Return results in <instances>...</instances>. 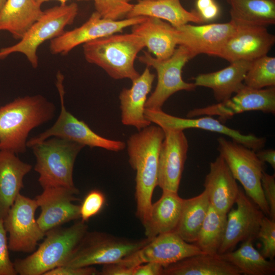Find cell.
I'll return each mask as SVG.
<instances>
[{
    "mask_svg": "<svg viewBox=\"0 0 275 275\" xmlns=\"http://www.w3.org/2000/svg\"><path fill=\"white\" fill-rule=\"evenodd\" d=\"M164 138L162 128L150 125L131 135L127 142L129 162L136 172V215L142 224L148 216L157 186L159 153Z\"/></svg>",
    "mask_w": 275,
    "mask_h": 275,
    "instance_id": "cell-1",
    "label": "cell"
},
{
    "mask_svg": "<svg viewBox=\"0 0 275 275\" xmlns=\"http://www.w3.org/2000/svg\"><path fill=\"white\" fill-rule=\"evenodd\" d=\"M55 111L40 95L19 97L0 106V150L25 152L30 132L51 120Z\"/></svg>",
    "mask_w": 275,
    "mask_h": 275,
    "instance_id": "cell-2",
    "label": "cell"
},
{
    "mask_svg": "<svg viewBox=\"0 0 275 275\" xmlns=\"http://www.w3.org/2000/svg\"><path fill=\"white\" fill-rule=\"evenodd\" d=\"M82 45L86 60L101 68L112 78L132 81L140 75L134 67L138 53L145 47L140 36L132 32L116 33Z\"/></svg>",
    "mask_w": 275,
    "mask_h": 275,
    "instance_id": "cell-3",
    "label": "cell"
},
{
    "mask_svg": "<svg viewBox=\"0 0 275 275\" xmlns=\"http://www.w3.org/2000/svg\"><path fill=\"white\" fill-rule=\"evenodd\" d=\"M87 232L88 226L81 220L68 227H59L48 231L37 250L26 258L13 262L17 273L44 275L63 265Z\"/></svg>",
    "mask_w": 275,
    "mask_h": 275,
    "instance_id": "cell-4",
    "label": "cell"
},
{
    "mask_svg": "<svg viewBox=\"0 0 275 275\" xmlns=\"http://www.w3.org/2000/svg\"><path fill=\"white\" fill-rule=\"evenodd\" d=\"M85 146L67 139L52 136L31 148L36 158L34 170L43 189L62 186L75 188L73 171L76 158Z\"/></svg>",
    "mask_w": 275,
    "mask_h": 275,
    "instance_id": "cell-5",
    "label": "cell"
},
{
    "mask_svg": "<svg viewBox=\"0 0 275 275\" xmlns=\"http://www.w3.org/2000/svg\"><path fill=\"white\" fill-rule=\"evenodd\" d=\"M75 3H67L54 6L43 11L36 21L19 41L10 46L0 49V60L13 53L24 54L32 65L36 68L39 60L37 50L44 42L51 40L65 31V28L73 23L78 13Z\"/></svg>",
    "mask_w": 275,
    "mask_h": 275,
    "instance_id": "cell-6",
    "label": "cell"
},
{
    "mask_svg": "<svg viewBox=\"0 0 275 275\" xmlns=\"http://www.w3.org/2000/svg\"><path fill=\"white\" fill-rule=\"evenodd\" d=\"M217 150L225 161L234 178L243 186L245 194L259 207L265 215L269 210L264 196L261 178L265 163L252 149L221 136L217 139Z\"/></svg>",
    "mask_w": 275,
    "mask_h": 275,
    "instance_id": "cell-7",
    "label": "cell"
},
{
    "mask_svg": "<svg viewBox=\"0 0 275 275\" xmlns=\"http://www.w3.org/2000/svg\"><path fill=\"white\" fill-rule=\"evenodd\" d=\"M151 239L129 240L99 232H87L62 266L86 267L117 262L130 255Z\"/></svg>",
    "mask_w": 275,
    "mask_h": 275,
    "instance_id": "cell-8",
    "label": "cell"
},
{
    "mask_svg": "<svg viewBox=\"0 0 275 275\" xmlns=\"http://www.w3.org/2000/svg\"><path fill=\"white\" fill-rule=\"evenodd\" d=\"M194 57L185 47L179 45L169 58L160 60L153 57L149 52L144 51L138 59L147 67H153L157 72V82L155 89L145 104V108L162 109L168 99L180 91H192L197 87L194 83L183 80L182 71L185 65Z\"/></svg>",
    "mask_w": 275,
    "mask_h": 275,
    "instance_id": "cell-9",
    "label": "cell"
},
{
    "mask_svg": "<svg viewBox=\"0 0 275 275\" xmlns=\"http://www.w3.org/2000/svg\"><path fill=\"white\" fill-rule=\"evenodd\" d=\"M63 80V75L59 72L57 75L56 86L60 98V115L50 128L27 141V147H31L50 137L57 136L67 139L91 148L99 147L115 152L124 150L126 147L124 142L108 139L98 135L85 122L78 120L67 111L64 103Z\"/></svg>",
    "mask_w": 275,
    "mask_h": 275,
    "instance_id": "cell-10",
    "label": "cell"
},
{
    "mask_svg": "<svg viewBox=\"0 0 275 275\" xmlns=\"http://www.w3.org/2000/svg\"><path fill=\"white\" fill-rule=\"evenodd\" d=\"M38 205L20 193L4 218L5 229L8 233L9 249L13 252L32 253L45 233L40 228L35 214Z\"/></svg>",
    "mask_w": 275,
    "mask_h": 275,
    "instance_id": "cell-11",
    "label": "cell"
},
{
    "mask_svg": "<svg viewBox=\"0 0 275 275\" xmlns=\"http://www.w3.org/2000/svg\"><path fill=\"white\" fill-rule=\"evenodd\" d=\"M252 111L275 114L274 87L255 89L243 84L234 96L216 104L191 109L186 116H218V120L223 123L236 114Z\"/></svg>",
    "mask_w": 275,
    "mask_h": 275,
    "instance_id": "cell-12",
    "label": "cell"
},
{
    "mask_svg": "<svg viewBox=\"0 0 275 275\" xmlns=\"http://www.w3.org/2000/svg\"><path fill=\"white\" fill-rule=\"evenodd\" d=\"M146 18V16H138L112 20L102 18L95 11L81 26L64 31L59 36L50 40V52L53 54H67L79 45L121 32L127 27L142 22Z\"/></svg>",
    "mask_w": 275,
    "mask_h": 275,
    "instance_id": "cell-13",
    "label": "cell"
},
{
    "mask_svg": "<svg viewBox=\"0 0 275 275\" xmlns=\"http://www.w3.org/2000/svg\"><path fill=\"white\" fill-rule=\"evenodd\" d=\"M204 253L196 244L187 242L174 232L158 235L130 255L117 262L134 268L147 262L163 267L190 256Z\"/></svg>",
    "mask_w": 275,
    "mask_h": 275,
    "instance_id": "cell-14",
    "label": "cell"
},
{
    "mask_svg": "<svg viewBox=\"0 0 275 275\" xmlns=\"http://www.w3.org/2000/svg\"><path fill=\"white\" fill-rule=\"evenodd\" d=\"M145 116L148 121L162 129L184 130L196 128L216 132L229 136L232 141L255 151L263 148L266 142L265 138L257 136L253 134H242L237 130L225 125L218 120L210 116L182 118L168 114L162 109L146 108L145 110Z\"/></svg>",
    "mask_w": 275,
    "mask_h": 275,
    "instance_id": "cell-15",
    "label": "cell"
},
{
    "mask_svg": "<svg viewBox=\"0 0 275 275\" xmlns=\"http://www.w3.org/2000/svg\"><path fill=\"white\" fill-rule=\"evenodd\" d=\"M235 203L237 208L227 213L225 232L217 254L232 251L238 243L257 238L265 214L240 188Z\"/></svg>",
    "mask_w": 275,
    "mask_h": 275,
    "instance_id": "cell-16",
    "label": "cell"
},
{
    "mask_svg": "<svg viewBox=\"0 0 275 275\" xmlns=\"http://www.w3.org/2000/svg\"><path fill=\"white\" fill-rule=\"evenodd\" d=\"M164 138L159 157L157 186L178 193L187 158L188 143L183 130L163 129Z\"/></svg>",
    "mask_w": 275,
    "mask_h": 275,
    "instance_id": "cell-17",
    "label": "cell"
},
{
    "mask_svg": "<svg viewBox=\"0 0 275 275\" xmlns=\"http://www.w3.org/2000/svg\"><path fill=\"white\" fill-rule=\"evenodd\" d=\"M78 194L76 188L55 186L44 188L36 197L41 209L37 221L44 232L80 218V205L73 203L78 200L75 196Z\"/></svg>",
    "mask_w": 275,
    "mask_h": 275,
    "instance_id": "cell-18",
    "label": "cell"
},
{
    "mask_svg": "<svg viewBox=\"0 0 275 275\" xmlns=\"http://www.w3.org/2000/svg\"><path fill=\"white\" fill-rule=\"evenodd\" d=\"M236 29L231 21L200 25L187 23L175 28V35L177 44L186 47L194 58L202 53L218 57Z\"/></svg>",
    "mask_w": 275,
    "mask_h": 275,
    "instance_id": "cell-19",
    "label": "cell"
},
{
    "mask_svg": "<svg viewBox=\"0 0 275 275\" xmlns=\"http://www.w3.org/2000/svg\"><path fill=\"white\" fill-rule=\"evenodd\" d=\"M275 42V36L265 26L236 25L223 46L218 57L230 63L252 62L267 55Z\"/></svg>",
    "mask_w": 275,
    "mask_h": 275,
    "instance_id": "cell-20",
    "label": "cell"
},
{
    "mask_svg": "<svg viewBox=\"0 0 275 275\" xmlns=\"http://www.w3.org/2000/svg\"><path fill=\"white\" fill-rule=\"evenodd\" d=\"M203 185L210 205L218 212L227 214L235 203L240 188L225 161L219 155L210 162V170Z\"/></svg>",
    "mask_w": 275,
    "mask_h": 275,
    "instance_id": "cell-21",
    "label": "cell"
},
{
    "mask_svg": "<svg viewBox=\"0 0 275 275\" xmlns=\"http://www.w3.org/2000/svg\"><path fill=\"white\" fill-rule=\"evenodd\" d=\"M155 75L146 67L142 74L132 81L131 87L124 88L119 95L121 122L135 127L139 131L151 125L145 116L147 95L150 92Z\"/></svg>",
    "mask_w": 275,
    "mask_h": 275,
    "instance_id": "cell-22",
    "label": "cell"
},
{
    "mask_svg": "<svg viewBox=\"0 0 275 275\" xmlns=\"http://www.w3.org/2000/svg\"><path fill=\"white\" fill-rule=\"evenodd\" d=\"M32 168L15 153L0 150V217L6 215L23 187L24 177Z\"/></svg>",
    "mask_w": 275,
    "mask_h": 275,
    "instance_id": "cell-23",
    "label": "cell"
},
{
    "mask_svg": "<svg viewBox=\"0 0 275 275\" xmlns=\"http://www.w3.org/2000/svg\"><path fill=\"white\" fill-rule=\"evenodd\" d=\"M183 199L177 192L163 190L161 197L152 203L148 216L143 224L146 238L174 232L181 214Z\"/></svg>",
    "mask_w": 275,
    "mask_h": 275,
    "instance_id": "cell-24",
    "label": "cell"
},
{
    "mask_svg": "<svg viewBox=\"0 0 275 275\" xmlns=\"http://www.w3.org/2000/svg\"><path fill=\"white\" fill-rule=\"evenodd\" d=\"M215 72L200 74L195 78V85L211 89L218 102L230 98L243 84L251 62L237 61Z\"/></svg>",
    "mask_w": 275,
    "mask_h": 275,
    "instance_id": "cell-25",
    "label": "cell"
},
{
    "mask_svg": "<svg viewBox=\"0 0 275 275\" xmlns=\"http://www.w3.org/2000/svg\"><path fill=\"white\" fill-rule=\"evenodd\" d=\"M131 30L141 37L148 52L158 59L170 58L178 45L175 28L158 18L146 17L142 22L132 26Z\"/></svg>",
    "mask_w": 275,
    "mask_h": 275,
    "instance_id": "cell-26",
    "label": "cell"
},
{
    "mask_svg": "<svg viewBox=\"0 0 275 275\" xmlns=\"http://www.w3.org/2000/svg\"><path fill=\"white\" fill-rule=\"evenodd\" d=\"M146 16L167 21L177 28L189 22L201 23L203 20L197 11H189L180 0H139L126 17Z\"/></svg>",
    "mask_w": 275,
    "mask_h": 275,
    "instance_id": "cell-27",
    "label": "cell"
},
{
    "mask_svg": "<svg viewBox=\"0 0 275 275\" xmlns=\"http://www.w3.org/2000/svg\"><path fill=\"white\" fill-rule=\"evenodd\" d=\"M36 0H6L0 10V32L20 40L42 13Z\"/></svg>",
    "mask_w": 275,
    "mask_h": 275,
    "instance_id": "cell-28",
    "label": "cell"
},
{
    "mask_svg": "<svg viewBox=\"0 0 275 275\" xmlns=\"http://www.w3.org/2000/svg\"><path fill=\"white\" fill-rule=\"evenodd\" d=\"M233 265L218 254L202 253L163 267L162 275H240Z\"/></svg>",
    "mask_w": 275,
    "mask_h": 275,
    "instance_id": "cell-29",
    "label": "cell"
},
{
    "mask_svg": "<svg viewBox=\"0 0 275 275\" xmlns=\"http://www.w3.org/2000/svg\"><path fill=\"white\" fill-rule=\"evenodd\" d=\"M236 25L265 26L275 23V0H227Z\"/></svg>",
    "mask_w": 275,
    "mask_h": 275,
    "instance_id": "cell-30",
    "label": "cell"
},
{
    "mask_svg": "<svg viewBox=\"0 0 275 275\" xmlns=\"http://www.w3.org/2000/svg\"><path fill=\"white\" fill-rule=\"evenodd\" d=\"M253 240L249 239L242 242L234 251L218 255L235 267L244 275H273L275 273V263L268 260L253 245Z\"/></svg>",
    "mask_w": 275,
    "mask_h": 275,
    "instance_id": "cell-31",
    "label": "cell"
},
{
    "mask_svg": "<svg viewBox=\"0 0 275 275\" xmlns=\"http://www.w3.org/2000/svg\"><path fill=\"white\" fill-rule=\"evenodd\" d=\"M210 206L207 194H200L184 199L180 218L174 230L185 241L194 243L198 237Z\"/></svg>",
    "mask_w": 275,
    "mask_h": 275,
    "instance_id": "cell-32",
    "label": "cell"
},
{
    "mask_svg": "<svg viewBox=\"0 0 275 275\" xmlns=\"http://www.w3.org/2000/svg\"><path fill=\"white\" fill-rule=\"evenodd\" d=\"M227 219V214L218 212L210 205L194 243L204 253L217 254L225 232Z\"/></svg>",
    "mask_w": 275,
    "mask_h": 275,
    "instance_id": "cell-33",
    "label": "cell"
},
{
    "mask_svg": "<svg viewBox=\"0 0 275 275\" xmlns=\"http://www.w3.org/2000/svg\"><path fill=\"white\" fill-rule=\"evenodd\" d=\"M243 84L262 89L275 86V58L265 55L251 62Z\"/></svg>",
    "mask_w": 275,
    "mask_h": 275,
    "instance_id": "cell-34",
    "label": "cell"
},
{
    "mask_svg": "<svg viewBox=\"0 0 275 275\" xmlns=\"http://www.w3.org/2000/svg\"><path fill=\"white\" fill-rule=\"evenodd\" d=\"M96 11L104 18L120 20L127 16L133 5L125 0H93Z\"/></svg>",
    "mask_w": 275,
    "mask_h": 275,
    "instance_id": "cell-35",
    "label": "cell"
},
{
    "mask_svg": "<svg viewBox=\"0 0 275 275\" xmlns=\"http://www.w3.org/2000/svg\"><path fill=\"white\" fill-rule=\"evenodd\" d=\"M257 238L262 244L261 254L265 258L273 261L275 257V220L264 216Z\"/></svg>",
    "mask_w": 275,
    "mask_h": 275,
    "instance_id": "cell-36",
    "label": "cell"
},
{
    "mask_svg": "<svg viewBox=\"0 0 275 275\" xmlns=\"http://www.w3.org/2000/svg\"><path fill=\"white\" fill-rule=\"evenodd\" d=\"M105 202V196L101 191L98 190L90 191L80 205V216L81 221H87L98 214L103 207Z\"/></svg>",
    "mask_w": 275,
    "mask_h": 275,
    "instance_id": "cell-37",
    "label": "cell"
},
{
    "mask_svg": "<svg viewBox=\"0 0 275 275\" xmlns=\"http://www.w3.org/2000/svg\"><path fill=\"white\" fill-rule=\"evenodd\" d=\"M7 232L4 218L0 217V275H16L17 272L9 254Z\"/></svg>",
    "mask_w": 275,
    "mask_h": 275,
    "instance_id": "cell-38",
    "label": "cell"
},
{
    "mask_svg": "<svg viewBox=\"0 0 275 275\" xmlns=\"http://www.w3.org/2000/svg\"><path fill=\"white\" fill-rule=\"evenodd\" d=\"M263 193L269 210V218L275 220V175L265 171L261 178Z\"/></svg>",
    "mask_w": 275,
    "mask_h": 275,
    "instance_id": "cell-39",
    "label": "cell"
},
{
    "mask_svg": "<svg viewBox=\"0 0 275 275\" xmlns=\"http://www.w3.org/2000/svg\"><path fill=\"white\" fill-rule=\"evenodd\" d=\"M99 272L93 267L61 266L46 272L44 275H95Z\"/></svg>",
    "mask_w": 275,
    "mask_h": 275,
    "instance_id": "cell-40",
    "label": "cell"
},
{
    "mask_svg": "<svg viewBox=\"0 0 275 275\" xmlns=\"http://www.w3.org/2000/svg\"><path fill=\"white\" fill-rule=\"evenodd\" d=\"M134 268L127 267L119 262L103 265L99 274L101 275H133Z\"/></svg>",
    "mask_w": 275,
    "mask_h": 275,
    "instance_id": "cell-41",
    "label": "cell"
},
{
    "mask_svg": "<svg viewBox=\"0 0 275 275\" xmlns=\"http://www.w3.org/2000/svg\"><path fill=\"white\" fill-rule=\"evenodd\" d=\"M163 266L155 262H147L134 267L133 275H162Z\"/></svg>",
    "mask_w": 275,
    "mask_h": 275,
    "instance_id": "cell-42",
    "label": "cell"
},
{
    "mask_svg": "<svg viewBox=\"0 0 275 275\" xmlns=\"http://www.w3.org/2000/svg\"><path fill=\"white\" fill-rule=\"evenodd\" d=\"M220 9L218 5L214 1L210 5L206 6L201 11L197 12L203 22L213 20L219 14Z\"/></svg>",
    "mask_w": 275,
    "mask_h": 275,
    "instance_id": "cell-43",
    "label": "cell"
},
{
    "mask_svg": "<svg viewBox=\"0 0 275 275\" xmlns=\"http://www.w3.org/2000/svg\"><path fill=\"white\" fill-rule=\"evenodd\" d=\"M258 157L263 162L268 163L274 170L275 169V150L272 149L262 150L256 151Z\"/></svg>",
    "mask_w": 275,
    "mask_h": 275,
    "instance_id": "cell-44",
    "label": "cell"
},
{
    "mask_svg": "<svg viewBox=\"0 0 275 275\" xmlns=\"http://www.w3.org/2000/svg\"><path fill=\"white\" fill-rule=\"evenodd\" d=\"M49 1H52V0H36L37 3L39 4V5H40L41 6L43 3ZM55 1H58L60 2L61 4H66V2L68 0H55ZM77 1H88L90 0H77Z\"/></svg>",
    "mask_w": 275,
    "mask_h": 275,
    "instance_id": "cell-45",
    "label": "cell"
},
{
    "mask_svg": "<svg viewBox=\"0 0 275 275\" xmlns=\"http://www.w3.org/2000/svg\"><path fill=\"white\" fill-rule=\"evenodd\" d=\"M6 0H0V10L5 4Z\"/></svg>",
    "mask_w": 275,
    "mask_h": 275,
    "instance_id": "cell-46",
    "label": "cell"
},
{
    "mask_svg": "<svg viewBox=\"0 0 275 275\" xmlns=\"http://www.w3.org/2000/svg\"><path fill=\"white\" fill-rule=\"evenodd\" d=\"M125 1H127V2H129L131 0H125ZM143 1H151V0H143Z\"/></svg>",
    "mask_w": 275,
    "mask_h": 275,
    "instance_id": "cell-47",
    "label": "cell"
}]
</instances>
